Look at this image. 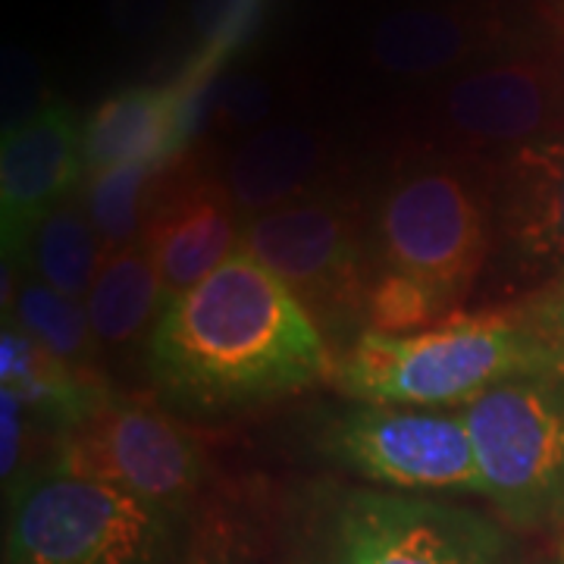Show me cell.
Returning <instances> with one entry per match:
<instances>
[{
    "label": "cell",
    "instance_id": "cell-26",
    "mask_svg": "<svg viewBox=\"0 0 564 564\" xmlns=\"http://www.w3.org/2000/svg\"><path fill=\"white\" fill-rule=\"evenodd\" d=\"M524 314L527 321L533 323V329L552 345V351L564 361V282L555 285L545 299L530 304Z\"/></svg>",
    "mask_w": 564,
    "mask_h": 564
},
{
    "label": "cell",
    "instance_id": "cell-27",
    "mask_svg": "<svg viewBox=\"0 0 564 564\" xmlns=\"http://www.w3.org/2000/svg\"><path fill=\"white\" fill-rule=\"evenodd\" d=\"M536 3H540V17L545 25L564 39V0H536Z\"/></svg>",
    "mask_w": 564,
    "mask_h": 564
},
{
    "label": "cell",
    "instance_id": "cell-10",
    "mask_svg": "<svg viewBox=\"0 0 564 564\" xmlns=\"http://www.w3.org/2000/svg\"><path fill=\"white\" fill-rule=\"evenodd\" d=\"M436 120L467 148L518 151L564 126V73L549 54H514L467 69L436 98Z\"/></svg>",
    "mask_w": 564,
    "mask_h": 564
},
{
    "label": "cell",
    "instance_id": "cell-8",
    "mask_svg": "<svg viewBox=\"0 0 564 564\" xmlns=\"http://www.w3.org/2000/svg\"><path fill=\"white\" fill-rule=\"evenodd\" d=\"M245 251L276 273L323 326L361 317L370 289L364 236L339 198L304 195L245 223Z\"/></svg>",
    "mask_w": 564,
    "mask_h": 564
},
{
    "label": "cell",
    "instance_id": "cell-9",
    "mask_svg": "<svg viewBox=\"0 0 564 564\" xmlns=\"http://www.w3.org/2000/svg\"><path fill=\"white\" fill-rule=\"evenodd\" d=\"M326 452L367 480L392 489L484 496L462 414L361 402L326 426Z\"/></svg>",
    "mask_w": 564,
    "mask_h": 564
},
{
    "label": "cell",
    "instance_id": "cell-22",
    "mask_svg": "<svg viewBox=\"0 0 564 564\" xmlns=\"http://www.w3.org/2000/svg\"><path fill=\"white\" fill-rule=\"evenodd\" d=\"M452 314L455 311L426 285L399 276L392 270H380L367 289L364 329L383 333V336H408V333L426 329Z\"/></svg>",
    "mask_w": 564,
    "mask_h": 564
},
{
    "label": "cell",
    "instance_id": "cell-19",
    "mask_svg": "<svg viewBox=\"0 0 564 564\" xmlns=\"http://www.w3.org/2000/svg\"><path fill=\"white\" fill-rule=\"evenodd\" d=\"M22 263L54 292L85 304L104 263V245L85 204H57L35 229Z\"/></svg>",
    "mask_w": 564,
    "mask_h": 564
},
{
    "label": "cell",
    "instance_id": "cell-17",
    "mask_svg": "<svg viewBox=\"0 0 564 564\" xmlns=\"http://www.w3.org/2000/svg\"><path fill=\"white\" fill-rule=\"evenodd\" d=\"M0 377L3 389L17 392L35 417L54 423L61 436L113 399L98 373L63 361L10 321H3L0 336Z\"/></svg>",
    "mask_w": 564,
    "mask_h": 564
},
{
    "label": "cell",
    "instance_id": "cell-14",
    "mask_svg": "<svg viewBox=\"0 0 564 564\" xmlns=\"http://www.w3.org/2000/svg\"><path fill=\"white\" fill-rule=\"evenodd\" d=\"M202 110L204 101H195L180 82L132 85L104 98L82 126L85 176L122 163L173 170Z\"/></svg>",
    "mask_w": 564,
    "mask_h": 564
},
{
    "label": "cell",
    "instance_id": "cell-4",
    "mask_svg": "<svg viewBox=\"0 0 564 564\" xmlns=\"http://www.w3.org/2000/svg\"><path fill=\"white\" fill-rule=\"evenodd\" d=\"M458 414L484 496L511 524L564 518V361L502 380Z\"/></svg>",
    "mask_w": 564,
    "mask_h": 564
},
{
    "label": "cell",
    "instance_id": "cell-25",
    "mask_svg": "<svg viewBox=\"0 0 564 564\" xmlns=\"http://www.w3.org/2000/svg\"><path fill=\"white\" fill-rule=\"evenodd\" d=\"M0 426H3V448H0V474H3V484L10 486L20 477V462H22V445H25V433H29V408L22 402L17 392L3 389L0 392Z\"/></svg>",
    "mask_w": 564,
    "mask_h": 564
},
{
    "label": "cell",
    "instance_id": "cell-24",
    "mask_svg": "<svg viewBox=\"0 0 564 564\" xmlns=\"http://www.w3.org/2000/svg\"><path fill=\"white\" fill-rule=\"evenodd\" d=\"M44 104L39 101V69L22 51L3 57V132L32 120Z\"/></svg>",
    "mask_w": 564,
    "mask_h": 564
},
{
    "label": "cell",
    "instance_id": "cell-7",
    "mask_svg": "<svg viewBox=\"0 0 564 564\" xmlns=\"http://www.w3.org/2000/svg\"><path fill=\"white\" fill-rule=\"evenodd\" d=\"M54 464L180 518L198 496L207 470L204 448L185 423L148 399L117 395L61 436Z\"/></svg>",
    "mask_w": 564,
    "mask_h": 564
},
{
    "label": "cell",
    "instance_id": "cell-13",
    "mask_svg": "<svg viewBox=\"0 0 564 564\" xmlns=\"http://www.w3.org/2000/svg\"><path fill=\"white\" fill-rule=\"evenodd\" d=\"M496 0L414 3L389 10L367 39L370 63L395 79H433L452 73L505 39Z\"/></svg>",
    "mask_w": 564,
    "mask_h": 564
},
{
    "label": "cell",
    "instance_id": "cell-15",
    "mask_svg": "<svg viewBox=\"0 0 564 564\" xmlns=\"http://www.w3.org/2000/svg\"><path fill=\"white\" fill-rule=\"evenodd\" d=\"M496 229L530 273L564 270V139L533 141L496 176Z\"/></svg>",
    "mask_w": 564,
    "mask_h": 564
},
{
    "label": "cell",
    "instance_id": "cell-11",
    "mask_svg": "<svg viewBox=\"0 0 564 564\" xmlns=\"http://www.w3.org/2000/svg\"><path fill=\"white\" fill-rule=\"evenodd\" d=\"M85 176L82 129L63 104H44L0 144V239L3 261H22L41 220Z\"/></svg>",
    "mask_w": 564,
    "mask_h": 564
},
{
    "label": "cell",
    "instance_id": "cell-20",
    "mask_svg": "<svg viewBox=\"0 0 564 564\" xmlns=\"http://www.w3.org/2000/svg\"><path fill=\"white\" fill-rule=\"evenodd\" d=\"M170 170L122 163L95 176H82V202L104 245V258L139 245Z\"/></svg>",
    "mask_w": 564,
    "mask_h": 564
},
{
    "label": "cell",
    "instance_id": "cell-21",
    "mask_svg": "<svg viewBox=\"0 0 564 564\" xmlns=\"http://www.w3.org/2000/svg\"><path fill=\"white\" fill-rule=\"evenodd\" d=\"M13 323L57 358L95 373L101 343L95 339V329L79 302L54 292L41 280H25L13 299Z\"/></svg>",
    "mask_w": 564,
    "mask_h": 564
},
{
    "label": "cell",
    "instance_id": "cell-2",
    "mask_svg": "<svg viewBox=\"0 0 564 564\" xmlns=\"http://www.w3.org/2000/svg\"><path fill=\"white\" fill-rule=\"evenodd\" d=\"M558 361L524 311L452 314L408 336L361 329L339 358L336 383L358 402L436 411Z\"/></svg>",
    "mask_w": 564,
    "mask_h": 564
},
{
    "label": "cell",
    "instance_id": "cell-12",
    "mask_svg": "<svg viewBox=\"0 0 564 564\" xmlns=\"http://www.w3.org/2000/svg\"><path fill=\"white\" fill-rule=\"evenodd\" d=\"M239 217L223 182L166 173L141 236L161 276L163 304L195 289L242 248L245 223Z\"/></svg>",
    "mask_w": 564,
    "mask_h": 564
},
{
    "label": "cell",
    "instance_id": "cell-28",
    "mask_svg": "<svg viewBox=\"0 0 564 564\" xmlns=\"http://www.w3.org/2000/svg\"><path fill=\"white\" fill-rule=\"evenodd\" d=\"M555 564H564V555H562V558H558V562H555Z\"/></svg>",
    "mask_w": 564,
    "mask_h": 564
},
{
    "label": "cell",
    "instance_id": "cell-5",
    "mask_svg": "<svg viewBox=\"0 0 564 564\" xmlns=\"http://www.w3.org/2000/svg\"><path fill=\"white\" fill-rule=\"evenodd\" d=\"M373 248L380 270L421 282L455 311L484 270L489 217L462 170L417 166L380 198Z\"/></svg>",
    "mask_w": 564,
    "mask_h": 564
},
{
    "label": "cell",
    "instance_id": "cell-23",
    "mask_svg": "<svg viewBox=\"0 0 564 564\" xmlns=\"http://www.w3.org/2000/svg\"><path fill=\"white\" fill-rule=\"evenodd\" d=\"M204 110L220 129H251L270 113V88L258 76H223L210 85Z\"/></svg>",
    "mask_w": 564,
    "mask_h": 564
},
{
    "label": "cell",
    "instance_id": "cell-18",
    "mask_svg": "<svg viewBox=\"0 0 564 564\" xmlns=\"http://www.w3.org/2000/svg\"><path fill=\"white\" fill-rule=\"evenodd\" d=\"M163 311L161 276L144 245L107 254L85 299V314L101 345H126L154 326Z\"/></svg>",
    "mask_w": 564,
    "mask_h": 564
},
{
    "label": "cell",
    "instance_id": "cell-1",
    "mask_svg": "<svg viewBox=\"0 0 564 564\" xmlns=\"http://www.w3.org/2000/svg\"><path fill=\"white\" fill-rule=\"evenodd\" d=\"M144 361L170 402L202 414L295 395L339 367L314 314L245 248L163 304Z\"/></svg>",
    "mask_w": 564,
    "mask_h": 564
},
{
    "label": "cell",
    "instance_id": "cell-16",
    "mask_svg": "<svg viewBox=\"0 0 564 564\" xmlns=\"http://www.w3.org/2000/svg\"><path fill=\"white\" fill-rule=\"evenodd\" d=\"M326 161L321 132L295 122H276L239 141L226 163L223 185L245 223L299 202Z\"/></svg>",
    "mask_w": 564,
    "mask_h": 564
},
{
    "label": "cell",
    "instance_id": "cell-6",
    "mask_svg": "<svg viewBox=\"0 0 564 564\" xmlns=\"http://www.w3.org/2000/svg\"><path fill=\"white\" fill-rule=\"evenodd\" d=\"M317 530V564H511L484 514L377 489L333 492Z\"/></svg>",
    "mask_w": 564,
    "mask_h": 564
},
{
    "label": "cell",
    "instance_id": "cell-3",
    "mask_svg": "<svg viewBox=\"0 0 564 564\" xmlns=\"http://www.w3.org/2000/svg\"><path fill=\"white\" fill-rule=\"evenodd\" d=\"M180 514L51 464L17 480L7 564H173Z\"/></svg>",
    "mask_w": 564,
    "mask_h": 564
}]
</instances>
